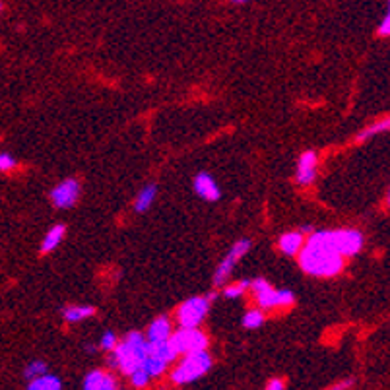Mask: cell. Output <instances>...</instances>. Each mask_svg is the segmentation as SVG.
Returning <instances> with one entry per match:
<instances>
[{"instance_id":"cell-23","label":"cell","mask_w":390,"mask_h":390,"mask_svg":"<svg viewBox=\"0 0 390 390\" xmlns=\"http://www.w3.org/2000/svg\"><path fill=\"white\" fill-rule=\"evenodd\" d=\"M128 379L133 380V387H136V389H144V387H148V382H150L152 377L148 375V371H146V367L142 365L140 369H136Z\"/></svg>"},{"instance_id":"cell-11","label":"cell","mask_w":390,"mask_h":390,"mask_svg":"<svg viewBox=\"0 0 390 390\" xmlns=\"http://www.w3.org/2000/svg\"><path fill=\"white\" fill-rule=\"evenodd\" d=\"M317 168H319L317 152H312V150L303 152L301 156H299V161H297V173H295L297 185H301V187L312 185L314 179H317Z\"/></svg>"},{"instance_id":"cell-2","label":"cell","mask_w":390,"mask_h":390,"mask_svg":"<svg viewBox=\"0 0 390 390\" xmlns=\"http://www.w3.org/2000/svg\"><path fill=\"white\" fill-rule=\"evenodd\" d=\"M113 356L109 357V365L113 369H119L123 375L130 377L136 369L144 365L146 359V338L140 332L126 334L121 344L111 349Z\"/></svg>"},{"instance_id":"cell-30","label":"cell","mask_w":390,"mask_h":390,"mask_svg":"<svg viewBox=\"0 0 390 390\" xmlns=\"http://www.w3.org/2000/svg\"><path fill=\"white\" fill-rule=\"evenodd\" d=\"M299 231H301V233H311L312 227L311 225H301V229H299Z\"/></svg>"},{"instance_id":"cell-16","label":"cell","mask_w":390,"mask_h":390,"mask_svg":"<svg viewBox=\"0 0 390 390\" xmlns=\"http://www.w3.org/2000/svg\"><path fill=\"white\" fill-rule=\"evenodd\" d=\"M93 314H95V307H91V305H72V307H67L62 311V319L67 323L74 324L82 323V321H86V319L93 317Z\"/></svg>"},{"instance_id":"cell-6","label":"cell","mask_w":390,"mask_h":390,"mask_svg":"<svg viewBox=\"0 0 390 390\" xmlns=\"http://www.w3.org/2000/svg\"><path fill=\"white\" fill-rule=\"evenodd\" d=\"M324 237L342 257H356L365 245V237L357 229H323Z\"/></svg>"},{"instance_id":"cell-29","label":"cell","mask_w":390,"mask_h":390,"mask_svg":"<svg viewBox=\"0 0 390 390\" xmlns=\"http://www.w3.org/2000/svg\"><path fill=\"white\" fill-rule=\"evenodd\" d=\"M349 387H354V380H346V382H340V385H334L332 389L340 390V389H349Z\"/></svg>"},{"instance_id":"cell-19","label":"cell","mask_w":390,"mask_h":390,"mask_svg":"<svg viewBox=\"0 0 390 390\" xmlns=\"http://www.w3.org/2000/svg\"><path fill=\"white\" fill-rule=\"evenodd\" d=\"M157 196V187L156 185H146L144 189L140 190V194L136 196V202H134V210L138 214L148 212L152 208V204L156 200Z\"/></svg>"},{"instance_id":"cell-3","label":"cell","mask_w":390,"mask_h":390,"mask_svg":"<svg viewBox=\"0 0 390 390\" xmlns=\"http://www.w3.org/2000/svg\"><path fill=\"white\" fill-rule=\"evenodd\" d=\"M210 369H212V356L206 349L190 352V354H185L183 361L171 371V380L175 385H189L202 379Z\"/></svg>"},{"instance_id":"cell-5","label":"cell","mask_w":390,"mask_h":390,"mask_svg":"<svg viewBox=\"0 0 390 390\" xmlns=\"http://www.w3.org/2000/svg\"><path fill=\"white\" fill-rule=\"evenodd\" d=\"M177 357L179 356L171 349L168 340H163V342L161 340H146L144 367L152 379L161 377L169 363H173Z\"/></svg>"},{"instance_id":"cell-14","label":"cell","mask_w":390,"mask_h":390,"mask_svg":"<svg viewBox=\"0 0 390 390\" xmlns=\"http://www.w3.org/2000/svg\"><path fill=\"white\" fill-rule=\"evenodd\" d=\"M303 243H305V237H303L301 231H288V233L279 237L278 249L286 257H295L301 251Z\"/></svg>"},{"instance_id":"cell-12","label":"cell","mask_w":390,"mask_h":390,"mask_svg":"<svg viewBox=\"0 0 390 390\" xmlns=\"http://www.w3.org/2000/svg\"><path fill=\"white\" fill-rule=\"evenodd\" d=\"M192 189H194L198 198L206 202H218L222 198V190L210 173H198L192 181Z\"/></svg>"},{"instance_id":"cell-32","label":"cell","mask_w":390,"mask_h":390,"mask_svg":"<svg viewBox=\"0 0 390 390\" xmlns=\"http://www.w3.org/2000/svg\"><path fill=\"white\" fill-rule=\"evenodd\" d=\"M0 10H2V4H0Z\"/></svg>"},{"instance_id":"cell-4","label":"cell","mask_w":390,"mask_h":390,"mask_svg":"<svg viewBox=\"0 0 390 390\" xmlns=\"http://www.w3.org/2000/svg\"><path fill=\"white\" fill-rule=\"evenodd\" d=\"M249 288L258 303V309L272 311V309H288L295 303V293L290 290H274L264 278L249 282Z\"/></svg>"},{"instance_id":"cell-1","label":"cell","mask_w":390,"mask_h":390,"mask_svg":"<svg viewBox=\"0 0 390 390\" xmlns=\"http://www.w3.org/2000/svg\"><path fill=\"white\" fill-rule=\"evenodd\" d=\"M297 257L303 272L314 278H334L344 270V257L326 241L323 229H312Z\"/></svg>"},{"instance_id":"cell-31","label":"cell","mask_w":390,"mask_h":390,"mask_svg":"<svg viewBox=\"0 0 390 390\" xmlns=\"http://www.w3.org/2000/svg\"><path fill=\"white\" fill-rule=\"evenodd\" d=\"M231 2H233V4H239V6H241V4H249L251 0H231Z\"/></svg>"},{"instance_id":"cell-20","label":"cell","mask_w":390,"mask_h":390,"mask_svg":"<svg viewBox=\"0 0 390 390\" xmlns=\"http://www.w3.org/2000/svg\"><path fill=\"white\" fill-rule=\"evenodd\" d=\"M390 128V121L389 119H382V121H377V123H373L371 126H367L365 130H361V133L356 136V142L357 144H363V142H367L369 138H373V136H377V134H382V133H389Z\"/></svg>"},{"instance_id":"cell-7","label":"cell","mask_w":390,"mask_h":390,"mask_svg":"<svg viewBox=\"0 0 390 390\" xmlns=\"http://www.w3.org/2000/svg\"><path fill=\"white\" fill-rule=\"evenodd\" d=\"M168 342L177 356H185L190 352L206 349L208 347V336L198 330V326L196 328H181L177 332H171Z\"/></svg>"},{"instance_id":"cell-25","label":"cell","mask_w":390,"mask_h":390,"mask_svg":"<svg viewBox=\"0 0 390 390\" xmlns=\"http://www.w3.org/2000/svg\"><path fill=\"white\" fill-rule=\"evenodd\" d=\"M18 165V161H16V157L8 154V152H0V171H10Z\"/></svg>"},{"instance_id":"cell-22","label":"cell","mask_w":390,"mask_h":390,"mask_svg":"<svg viewBox=\"0 0 390 390\" xmlns=\"http://www.w3.org/2000/svg\"><path fill=\"white\" fill-rule=\"evenodd\" d=\"M264 324V312L262 309H253V311H249L243 317V326H245L246 330H257Z\"/></svg>"},{"instance_id":"cell-13","label":"cell","mask_w":390,"mask_h":390,"mask_svg":"<svg viewBox=\"0 0 390 390\" xmlns=\"http://www.w3.org/2000/svg\"><path fill=\"white\" fill-rule=\"evenodd\" d=\"M82 387H84V390H115L119 385H117V379L113 377L111 373L101 371V369H93L84 377Z\"/></svg>"},{"instance_id":"cell-17","label":"cell","mask_w":390,"mask_h":390,"mask_svg":"<svg viewBox=\"0 0 390 390\" xmlns=\"http://www.w3.org/2000/svg\"><path fill=\"white\" fill-rule=\"evenodd\" d=\"M171 332H173V328H171L168 317H159V319H156L154 323L150 324L146 340H161L163 342V340H169Z\"/></svg>"},{"instance_id":"cell-24","label":"cell","mask_w":390,"mask_h":390,"mask_svg":"<svg viewBox=\"0 0 390 390\" xmlns=\"http://www.w3.org/2000/svg\"><path fill=\"white\" fill-rule=\"evenodd\" d=\"M45 371H47V365H45L43 361H32L27 367L23 369V377L27 380H32L35 379V377H39Z\"/></svg>"},{"instance_id":"cell-8","label":"cell","mask_w":390,"mask_h":390,"mask_svg":"<svg viewBox=\"0 0 390 390\" xmlns=\"http://www.w3.org/2000/svg\"><path fill=\"white\" fill-rule=\"evenodd\" d=\"M208 297H190L177 309V323L181 328H196L210 311Z\"/></svg>"},{"instance_id":"cell-15","label":"cell","mask_w":390,"mask_h":390,"mask_svg":"<svg viewBox=\"0 0 390 390\" xmlns=\"http://www.w3.org/2000/svg\"><path fill=\"white\" fill-rule=\"evenodd\" d=\"M65 235H67V227L62 225V223H58V225H53L47 235H45L43 243H41V255H49V253H53L56 246L62 243V239H65Z\"/></svg>"},{"instance_id":"cell-9","label":"cell","mask_w":390,"mask_h":390,"mask_svg":"<svg viewBox=\"0 0 390 390\" xmlns=\"http://www.w3.org/2000/svg\"><path fill=\"white\" fill-rule=\"evenodd\" d=\"M249 251H251V241H249V239L235 241V245L231 246V251L227 253V257L223 258L222 262H220V266L216 268V272H214V286H216V288L225 286V282H227V278H229L231 272H233L235 264L245 257Z\"/></svg>"},{"instance_id":"cell-10","label":"cell","mask_w":390,"mask_h":390,"mask_svg":"<svg viewBox=\"0 0 390 390\" xmlns=\"http://www.w3.org/2000/svg\"><path fill=\"white\" fill-rule=\"evenodd\" d=\"M80 198V183L76 179H65L51 190V202L60 210L72 208Z\"/></svg>"},{"instance_id":"cell-18","label":"cell","mask_w":390,"mask_h":390,"mask_svg":"<svg viewBox=\"0 0 390 390\" xmlns=\"http://www.w3.org/2000/svg\"><path fill=\"white\" fill-rule=\"evenodd\" d=\"M27 389L30 390H60L62 389V380L55 377V375H49L47 371L41 373L39 377H35L27 382Z\"/></svg>"},{"instance_id":"cell-21","label":"cell","mask_w":390,"mask_h":390,"mask_svg":"<svg viewBox=\"0 0 390 390\" xmlns=\"http://www.w3.org/2000/svg\"><path fill=\"white\" fill-rule=\"evenodd\" d=\"M249 282L251 279H243V282H237V284H231V286H222L223 297L225 299H239L249 290Z\"/></svg>"},{"instance_id":"cell-27","label":"cell","mask_w":390,"mask_h":390,"mask_svg":"<svg viewBox=\"0 0 390 390\" xmlns=\"http://www.w3.org/2000/svg\"><path fill=\"white\" fill-rule=\"evenodd\" d=\"M377 35H380V37H389L390 35V14L389 12L385 14L382 22L379 23V27H377Z\"/></svg>"},{"instance_id":"cell-26","label":"cell","mask_w":390,"mask_h":390,"mask_svg":"<svg viewBox=\"0 0 390 390\" xmlns=\"http://www.w3.org/2000/svg\"><path fill=\"white\" fill-rule=\"evenodd\" d=\"M119 344V340H117V334H113V332H105V334L101 336V342L100 346L103 347V349H109L111 352L113 347Z\"/></svg>"},{"instance_id":"cell-28","label":"cell","mask_w":390,"mask_h":390,"mask_svg":"<svg viewBox=\"0 0 390 390\" xmlns=\"http://www.w3.org/2000/svg\"><path fill=\"white\" fill-rule=\"evenodd\" d=\"M268 390H284L286 389V382L282 379H272L270 382L266 385Z\"/></svg>"}]
</instances>
